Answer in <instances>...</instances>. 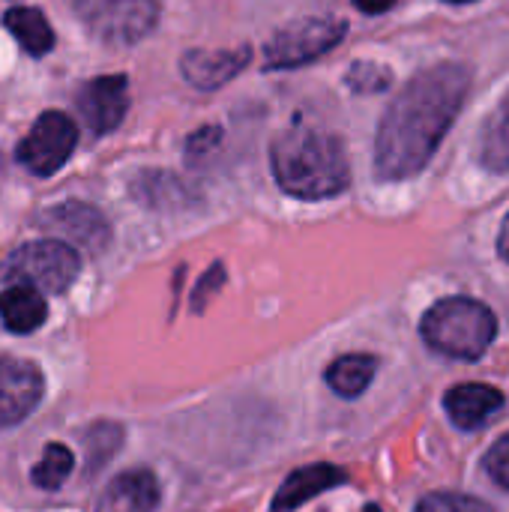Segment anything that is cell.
<instances>
[{
	"instance_id": "obj_1",
	"label": "cell",
	"mask_w": 509,
	"mask_h": 512,
	"mask_svg": "<svg viewBox=\"0 0 509 512\" xmlns=\"http://www.w3.org/2000/svg\"><path fill=\"white\" fill-rule=\"evenodd\" d=\"M468 87L471 72L465 63H438L417 72L384 111L375 138V174L381 180L420 174L459 117Z\"/></svg>"
},
{
	"instance_id": "obj_2",
	"label": "cell",
	"mask_w": 509,
	"mask_h": 512,
	"mask_svg": "<svg viewBox=\"0 0 509 512\" xmlns=\"http://www.w3.org/2000/svg\"><path fill=\"white\" fill-rule=\"evenodd\" d=\"M270 162L282 192L300 201L333 198L351 183V165L342 138L321 129H285L270 147Z\"/></svg>"
},
{
	"instance_id": "obj_3",
	"label": "cell",
	"mask_w": 509,
	"mask_h": 512,
	"mask_svg": "<svg viewBox=\"0 0 509 512\" xmlns=\"http://www.w3.org/2000/svg\"><path fill=\"white\" fill-rule=\"evenodd\" d=\"M423 342L453 360H480L498 336L495 312L471 297H444L420 321Z\"/></svg>"
},
{
	"instance_id": "obj_4",
	"label": "cell",
	"mask_w": 509,
	"mask_h": 512,
	"mask_svg": "<svg viewBox=\"0 0 509 512\" xmlns=\"http://www.w3.org/2000/svg\"><path fill=\"white\" fill-rule=\"evenodd\" d=\"M81 270L78 252L63 240H33L18 246L3 264L0 279L12 285H30L33 291L63 294Z\"/></svg>"
},
{
	"instance_id": "obj_5",
	"label": "cell",
	"mask_w": 509,
	"mask_h": 512,
	"mask_svg": "<svg viewBox=\"0 0 509 512\" xmlns=\"http://www.w3.org/2000/svg\"><path fill=\"white\" fill-rule=\"evenodd\" d=\"M75 12L87 33L105 45H135L159 21L156 0H75Z\"/></svg>"
},
{
	"instance_id": "obj_6",
	"label": "cell",
	"mask_w": 509,
	"mask_h": 512,
	"mask_svg": "<svg viewBox=\"0 0 509 512\" xmlns=\"http://www.w3.org/2000/svg\"><path fill=\"white\" fill-rule=\"evenodd\" d=\"M348 33L342 18H300L270 36L264 45V66L267 69H297L303 63L318 60L321 54L333 51Z\"/></svg>"
},
{
	"instance_id": "obj_7",
	"label": "cell",
	"mask_w": 509,
	"mask_h": 512,
	"mask_svg": "<svg viewBox=\"0 0 509 512\" xmlns=\"http://www.w3.org/2000/svg\"><path fill=\"white\" fill-rule=\"evenodd\" d=\"M75 141H78V129L72 117H66L63 111H45L18 144L15 156L30 174L48 177L66 165V159L75 150Z\"/></svg>"
},
{
	"instance_id": "obj_8",
	"label": "cell",
	"mask_w": 509,
	"mask_h": 512,
	"mask_svg": "<svg viewBox=\"0 0 509 512\" xmlns=\"http://www.w3.org/2000/svg\"><path fill=\"white\" fill-rule=\"evenodd\" d=\"M45 396V378L36 363L3 357L0 360V429L24 423Z\"/></svg>"
},
{
	"instance_id": "obj_9",
	"label": "cell",
	"mask_w": 509,
	"mask_h": 512,
	"mask_svg": "<svg viewBox=\"0 0 509 512\" xmlns=\"http://www.w3.org/2000/svg\"><path fill=\"white\" fill-rule=\"evenodd\" d=\"M39 222L45 228H51L54 234L66 237L69 243H75L81 249H90V252H102L111 243V225H108V219L96 207L81 204V201L57 204V207L45 210L39 216Z\"/></svg>"
},
{
	"instance_id": "obj_10",
	"label": "cell",
	"mask_w": 509,
	"mask_h": 512,
	"mask_svg": "<svg viewBox=\"0 0 509 512\" xmlns=\"http://www.w3.org/2000/svg\"><path fill=\"white\" fill-rule=\"evenodd\" d=\"M126 87H129L126 75H102V78H93L81 87L78 111H81L84 123L90 126V132L105 135L123 123L126 108H129Z\"/></svg>"
},
{
	"instance_id": "obj_11",
	"label": "cell",
	"mask_w": 509,
	"mask_h": 512,
	"mask_svg": "<svg viewBox=\"0 0 509 512\" xmlns=\"http://www.w3.org/2000/svg\"><path fill=\"white\" fill-rule=\"evenodd\" d=\"M249 60H252V48L249 45H237V48H195V51L183 54L180 69H183V78L192 87L216 90V87H225L234 75H240Z\"/></svg>"
},
{
	"instance_id": "obj_12",
	"label": "cell",
	"mask_w": 509,
	"mask_h": 512,
	"mask_svg": "<svg viewBox=\"0 0 509 512\" xmlns=\"http://www.w3.org/2000/svg\"><path fill=\"white\" fill-rule=\"evenodd\" d=\"M159 480L147 468H132L117 474L96 501V512H156L159 510Z\"/></svg>"
},
{
	"instance_id": "obj_13",
	"label": "cell",
	"mask_w": 509,
	"mask_h": 512,
	"mask_svg": "<svg viewBox=\"0 0 509 512\" xmlns=\"http://www.w3.org/2000/svg\"><path fill=\"white\" fill-rule=\"evenodd\" d=\"M444 408L459 429L477 432L504 408V393L489 384H459L444 396Z\"/></svg>"
},
{
	"instance_id": "obj_14",
	"label": "cell",
	"mask_w": 509,
	"mask_h": 512,
	"mask_svg": "<svg viewBox=\"0 0 509 512\" xmlns=\"http://www.w3.org/2000/svg\"><path fill=\"white\" fill-rule=\"evenodd\" d=\"M348 480L345 471H339L336 465H306L300 471H294L276 492L273 498V512H294L297 507H303L306 501L342 486Z\"/></svg>"
},
{
	"instance_id": "obj_15",
	"label": "cell",
	"mask_w": 509,
	"mask_h": 512,
	"mask_svg": "<svg viewBox=\"0 0 509 512\" xmlns=\"http://www.w3.org/2000/svg\"><path fill=\"white\" fill-rule=\"evenodd\" d=\"M45 315L48 303L30 285H9L6 291H0V321L9 333L27 336L45 324Z\"/></svg>"
},
{
	"instance_id": "obj_16",
	"label": "cell",
	"mask_w": 509,
	"mask_h": 512,
	"mask_svg": "<svg viewBox=\"0 0 509 512\" xmlns=\"http://www.w3.org/2000/svg\"><path fill=\"white\" fill-rule=\"evenodd\" d=\"M375 372H378V360L372 354H345L327 366L324 381L336 396L357 399L369 390V384L375 381Z\"/></svg>"
},
{
	"instance_id": "obj_17",
	"label": "cell",
	"mask_w": 509,
	"mask_h": 512,
	"mask_svg": "<svg viewBox=\"0 0 509 512\" xmlns=\"http://www.w3.org/2000/svg\"><path fill=\"white\" fill-rule=\"evenodd\" d=\"M480 162L495 174H509V93L495 105L480 132Z\"/></svg>"
},
{
	"instance_id": "obj_18",
	"label": "cell",
	"mask_w": 509,
	"mask_h": 512,
	"mask_svg": "<svg viewBox=\"0 0 509 512\" xmlns=\"http://www.w3.org/2000/svg\"><path fill=\"white\" fill-rule=\"evenodd\" d=\"M3 24L18 39V45L33 57H42V54H48L54 48V30H51V24L45 21V15L39 9L15 6V9L6 12Z\"/></svg>"
},
{
	"instance_id": "obj_19",
	"label": "cell",
	"mask_w": 509,
	"mask_h": 512,
	"mask_svg": "<svg viewBox=\"0 0 509 512\" xmlns=\"http://www.w3.org/2000/svg\"><path fill=\"white\" fill-rule=\"evenodd\" d=\"M84 477L93 480L123 447V426L111 420H99L84 432Z\"/></svg>"
},
{
	"instance_id": "obj_20",
	"label": "cell",
	"mask_w": 509,
	"mask_h": 512,
	"mask_svg": "<svg viewBox=\"0 0 509 512\" xmlns=\"http://www.w3.org/2000/svg\"><path fill=\"white\" fill-rule=\"evenodd\" d=\"M72 468H75L72 450L63 447V444H48L45 453H42V459L33 465L30 480H33V486H39V489H45V492H57V489L69 480Z\"/></svg>"
},
{
	"instance_id": "obj_21",
	"label": "cell",
	"mask_w": 509,
	"mask_h": 512,
	"mask_svg": "<svg viewBox=\"0 0 509 512\" xmlns=\"http://www.w3.org/2000/svg\"><path fill=\"white\" fill-rule=\"evenodd\" d=\"M417 512H495L486 501L474 495H459V492H432L426 495Z\"/></svg>"
},
{
	"instance_id": "obj_22",
	"label": "cell",
	"mask_w": 509,
	"mask_h": 512,
	"mask_svg": "<svg viewBox=\"0 0 509 512\" xmlns=\"http://www.w3.org/2000/svg\"><path fill=\"white\" fill-rule=\"evenodd\" d=\"M357 93H381L393 84V75L387 66L381 63H369V60H360L348 69V78H345Z\"/></svg>"
},
{
	"instance_id": "obj_23",
	"label": "cell",
	"mask_w": 509,
	"mask_h": 512,
	"mask_svg": "<svg viewBox=\"0 0 509 512\" xmlns=\"http://www.w3.org/2000/svg\"><path fill=\"white\" fill-rule=\"evenodd\" d=\"M486 474L509 492V432L486 453Z\"/></svg>"
},
{
	"instance_id": "obj_24",
	"label": "cell",
	"mask_w": 509,
	"mask_h": 512,
	"mask_svg": "<svg viewBox=\"0 0 509 512\" xmlns=\"http://www.w3.org/2000/svg\"><path fill=\"white\" fill-rule=\"evenodd\" d=\"M222 282H225V270H222V264H213V267L201 276V282L195 285V291H192V309L201 312V309L207 306L210 294L222 288Z\"/></svg>"
},
{
	"instance_id": "obj_25",
	"label": "cell",
	"mask_w": 509,
	"mask_h": 512,
	"mask_svg": "<svg viewBox=\"0 0 509 512\" xmlns=\"http://www.w3.org/2000/svg\"><path fill=\"white\" fill-rule=\"evenodd\" d=\"M219 138H222V132L216 129V126H207V129H201L198 135H192V141H189V159H198L204 150H213V147H219Z\"/></svg>"
},
{
	"instance_id": "obj_26",
	"label": "cell",
	"mask_w": 509,
	"mask_h": 512,
	"mask_svg": "<svg viewBox=\"0 0 509 512\" xmlns=\"http://www.w3.org/2000/svg\"><path fill=\"white\" fill-rule=\"evenodd\" d=\"M354 3H357V9H363L369 15H378V12H387L396 0H354Z\"/></svg>"
},
{
	"instance_id": "obj_27",
	"label": "cell",
	"mask_w": 509,
	"mask_h": 512,
	"mask_svg": "<svg viewBox=\"0 0 509 512\" xmlns=\"http://www.w3.org/2000/svg\"><path fill=\"white\" fill-rule=\"evenodd\" d=\"M498 255L504 258L509 264V216L504 219V225H501V234H498Z\"/></svg>"
},
{
	"instance_id": "obj_28",
	"label": "cell",
	"mask_w": 509,
	"mask_h": 512,
	"mask_svg": "<svg viewBox=\"0 0 509 512\" xmlns=\"http://www.w3.org/2000/svg\"><path fill=\"white\" fill-rule=\"evenodd\" d=\"M366 512H381V510H378L375 504H369V507H366Z\"/></svg>"
},
{
	"instance_id": "obj_29",
	"label": "cell",
	"mask_w": 509,
	"mask_h": 512,
	"mask_svg": "<svg viewBox=\"0 0 509 512\" xmlns=\"http://www.w3.org/2000/svg\"><path fill=\"white\" fill-rule=\"evenodd\" d=\"M447 3H474V0H447Z\"/></svg>"
}]
</instances>
